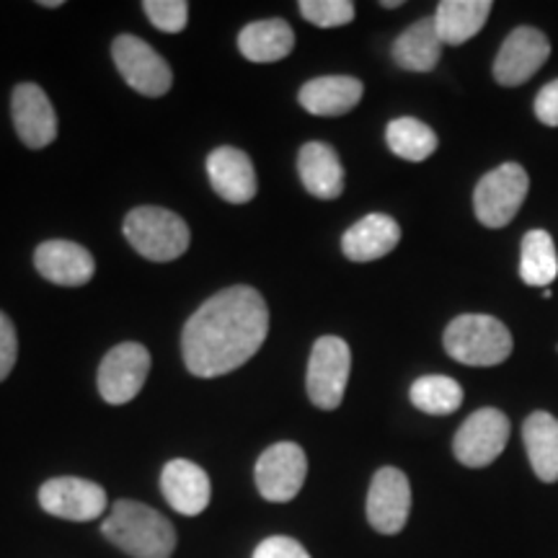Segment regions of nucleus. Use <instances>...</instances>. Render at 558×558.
I'll return each mask as SVG.
<instances>
[{
    "label": "nucleus",
    "instance_id": "4468645a",
    "mask_svg": "<svg viewBox=\"0 0 558 558\" xmlns=\"http://www.w3.org/2000/svg\"><path fill=\"white\" fill-rule=\"evenodd\" d=\"M13 128L21 143L32 150H41L58 137V114L37 83H19L11 96Z\"/></svg>",
    "mask_w": 558,
    "mask_h": 558
},
{
    "label": "nucleus",
    "instance_id": "f8f14e48",
    "mask_svg": "<svg viewBox=\"0 0 558 558\" xmlns=\"http://www.w3.org/2000/svg\"><path fill=\"white\" fill-rule=\"evenodd\" d=\"M411 514V484L407 473L386 465L373 476L367 492V522L380 535H396Z\"/></svg>",
    "mask_w": 558,
    "mask_h": 558
},
{
    "label": "nucleus",
    "instance_id": "6e6552de",
    "mask_svg": "<svg viewBox=\"0 0 558 558\" xmlns=\"http://www.w3.org/2000/svg\"><path fill=\"white\" fill-rule=\"evenodd\" d=\"M509 442V418L499 409H478L460 424L452 452L465 469H486L505 452Z\"/></svg>",
    "mask_w": 558,
    "mask_h": 558
},
{
    "label": "nucleus",
    "instance_id": "bb28decb",
    "mask_svg": "<svg viewBox=\"0 0 558 558\" xmlns=\"http://www.w3.org/2000/svg\"><path fill=\"white\" fill-rule=\"evenodd\" d=\"M409 399L429 416H448L463 403V388L448 375H424L409 390Z\"/></svg>",
    "mask_w": 558,
    "mask_h": 558
},
{
    "label": "nucleus",
    "instance_id": "2f4dec72",
    "mask_svg": "<svg viewBox=\"0 0 558 558\" xmlns=\"http://www.w3.org/2000/svg\"><path fill=\"white\" fill-rule=\"evenodd\" d=\"M535 117L548 128H558V81H550L535 96Z\"/></svg>",
    "mask_w": 558,
    "mask_h": 558
},
{
    "label": "nucleus",
    "instance_id": "c756f323",
    "mask_svg": "<svg viewBox=\"0 0 558 558\" xmlns=\"http://www.w3.org/2000/svg\"><path fill=\"white\" fill-rule=\"evenodd\" d=\"M19 357V339H16V326L13 320L0 311V383L11 375L13 365Z\"/></svg>",
    "mask_w": 558,
    "mask_h": 558
},
{
    "label": "nucleus",
    "instance_id": "0eeeda50",
    "mask_svg": "<svg viewBox=\"0 0 558 558\" xmlns=\"http://www.w3.org/2000/svg\"><path fill=\"white\" fill-rule=\"evenodd\" d=\"M111 58L128 86L135 88L137 94L150 96V99L169 94L173 83L169 62L160 58L145 39L135 34H120L111 45Z\"/></svg>",
    "mask_w": 558,
    "mask_h": 558
},
{
    "label": "nucleus",
    "instance_id": "7c9ffc66",
    "mask_svg": "<svg viewBox=\"0 0 558 558\" xmlns=\"http://www.w3.org/2000/svg\"><path fill=\"white\" fill-rule=\"evenodd\" d=\"M254 558H311V554L295 538L271 535V538L259 543V548L254 550Z\"/></svg>",
    "mask_w": 558,
    "mask_h": 558
},
{
    "label": "nucleus",
    "instance_id": "f257e3e1",
    "mask_svg": "<svg viewBox=\"0 0 558 558\" xmlns=\"http://www.w3.org/2000/svg\"><path fill=\"white\" fill-rule=\"evenodd\" d=\"M269 331V311L262 292L235 284L194 311L181 333L184 365L197 378H220L246 365Z\"/></svg>",
    "mask_w": 558,
    "mask_h": 558
},
{
    "label": "nucleus",
    "instance_id": "393cba45",
    "mask_svg": "<svg viewBox=\"0 0 558 558\" xmlns=\"http://www.w3.org/2000/svg\"><path fill=\"white\" fill-rule=\"evenodd\" d=\"M520 277L530 288L546 290L558 277V256L554 239L546 230H530L520 248Z\"/></svg>",
    "mask_w": 558,
    "mask_h": 558
},
{
    "label": "nucleus",
    "instance_id": "423d86ee",
    "mask_svg": "<svg viewBox=\"0 0 558 558\" xmlns=\"http://www.w3.org/2000/svg\"><path fill=\"white\" fill-rule=\"evenodd\" d=\"M349 369H352V352L349 344L339 337H320L313 344L305 388L313 407L333 411L344 401Z\"/></svg>",
    "mask_w": 558,
    "mask_h": 558
},
{
    "label": "nucleus",
    "instance_id": "cd10ccee",
    "mask_svg": "<svg viewBox=\"0 0 558 558\" xmlns=\"http://www.w3.org/2000/svg\"><path fill=\"white\" fill-rule=\"evenodd\" d=\"M300 13L313 26L337 29V26H344L354 19V3L352 0H303Z\"/></svg>",
    "mask_w": 558,
    "mask_h": 558
},
{
    "label": "nucleus",
    "instance_id": "9b49d317",
    "mask_svg": "<svg viewBox=\"0 0 558 558\" xmlns=\"http://www.w3.org/2000/svg\"><path fill=\"white\" fill-rule=\"evenodd\" d=\"M39 505L47 514L70 522L99 520L107 512L109 499L99 484L75 476L50 478L39 488Z\"/></svg>",
    "mask_w": 558,
    "mask_h": 558
},
{
    "label": "nucleus",
    "instance_id": "a211bd4d",
    "mask_svg": "<svg viewBox=\"0 0 558 558\" xmlns=\"http://www.w3.org/2000/svg\"><path fill=\"white\" fill-rule=\"evenodd\" d=\"M298 171L313 197L337 199L344 192V166L329 143H305L298 153Z\"/></svg>",
    "mask_w": 558,
    "mask_h": 558
},
{
    "label": "nucleus",
    "instance_id": "9d476101",
    "mask_svg": "<svg viewBox=\"0 0 558 558\" xmlns=\"http://www.w3.org/2000/svg\"><path fill=\"white\" fill-rule=\"evenodd\" d=\"M308 476V458L295 442H277L256 460V488L267 501L284 505L300 494Z\"/></svg>",
    "mask_w": 558,
    "mask_h": 558
},
{
    "label": "nucleus",
    "instance_id": "5701e85b",
    "mask_svg": "<svg viewBox=\"0 0 558 558\" xmlns=\"http://www.w3.org/2000/svg\"><path fill=\"white\" fill-rule=\"evenodd\" d=\"M295 47V32L284 19H264L243 26L239 50L251 62L284 60Z\"/></svg>",
    "mask_w": 558,
    "mask_h": 558
},
{
    "label": "nucleus",
    "instance_id": "aec40b11",
    "mask_svg": "<svg viewBox=\"0 0 558 558\" xmlns=\"http://www.w3.org/2000/svg\"><path fill=\"white\" fill-rule=\"evenodd\" d=\"M401 241V228L390 215H367L354 222L341 239V251L349 262H375L390 254Z\"/></svg>",
    "mask_w": 558,
    "mask_h": 558
},
{
    "label": "nucleus",
    "instance_id": "b1692460",
    "mask_svg": "<svg viewBox=\"0 0 558 558\" xmlns=\"http://www.w3.org/2000/svg\"><path fill=\"white\" fill-rule=\"evenodd\" d=\"M442 39H439L435 19H422L411 24L399 39L393 41L396 65L411 73H429L437 68L439 58H442Z\"/></svg>",
    "mask_w": 558,
    "mask_h": 558
},
{
    "label": "nucleus",
    "instance_id": "dca6fc26",
    "mask_svg": "<svg viewBox=\"0 0 558 558\" xmlns=\"http://www.w3.org/2000/svg\"><path fill=\"white\" fill-rule=\"evenodd\" d=\"M207 177L213 190L230 205H246L256 197V171L246 153L239 148H215L207 156Z\"/></svg>",
    "mask_w": 558,
    "mask_h": 558
},
{
    "label": "nucleus",
    "instance_id": "412c9836",
    "mask_svg": "<svg viewBox=\"0 0 558 558\" xmlns=\"http://www.w3.org/2000/svg\"><path fill=\"white\" fill-rule=\"evenodd\" d=\"M522 442L535 476L546 484L558 481V418L548 411L530 414L522 424Z\"/></svg>",
    "mask_w": 558,
    "mask_h": 558
},
{
    "label": "nucleus",
    "instance_id": "a878e982",
    "mask_svg": "<svg viewBox=\"0 0 558 558\" xmlns=\"http://www.w3.org/2000/svg\"><path fill=\"white\" fill-rule=\"evenodd\" d=\"M386 143L393 156L411 160V163L427 160L437 150L435 130L414 117H399L390 122L386 128Z\"/></svg>",
    "mask_w": 558,
    "mask_h": 558
},
{
    "label": "nucleus",
    "instance_id": "6ab92c4d",
    "mask_svg": "<svg viewBox=\"0 0 558 558\" xmlns=\"http://www.w3.org/2000/svg\"><path fill=\"white\" fill-rule=\"evenodd\" d=\"M365 86L352 75H324L313 78L300 88L298 101L308 114L316 117H341L357 107Z\"/></svg>",
    "mask_w": 558,
    "mask_h": 558
},
{
    "label": "nucleus",
    "instance_id": "2eb2a0df",
    "mask_svg": "<svg viewBox=\"0 0 558 558\" xmlns=\"http://www.w3.org/2000/svg\"><path fill=\"white\" fill-rule=\"evenodd\" d=\"M34 267L47 282L62 288H81L90 282L96 271V262L88 248L73 241H45L34 251Z\"/></svg>",
    "mask_w": 558,
    "mask_h": 558
},
{
    "label": "nucleus",
    "instance_id": "20e7f679",
    "mask_svg": "<svg viewBox=\"0 0 558 558\" xmlns=\"http://www.w3.org/2000/svg\"><path fill=\"white\" fill-rule=\"evenodd\" d=\"M124 239L148 262H173L190 248L192 233L184 218L163 207H135L124 218Z\"/></svg>",
    "mask_w": 558,
    "mask_h": 558
},
{
    "label": "nucleus",
    "instance_id": "f3484780",
    "mask_svg": "<svg viewBox=\"0 0 558 558\" xmlns=\"http://www.w3.org/2000/svg\"><path fill=\"white\" fill-rule=\"evenodd\" d=\"M160 492H163L166 501L186 518L205 512L209 497H213L207 473L197 463L184 458L166 463L163 473H160Z\"/></svg>",
    "mask_w": 558,
    "mask_h": 558
},
{
    "label": "nucleus",
    "instance_id": "4be33fe9",
    "mask_svg": "<svg viewBox=\"0 0 558 558\" xmlns=\"http://www.w3.org/2000/svg\"><path fill=\"white\" fill-rule=\"evenodd\" d=\"M494 5L488 0H442L435 11V26L442 45H465L484 29Z\"/></svg>",
    "mask_w": 558,
    "mask_h": 558
},
{
    "label": "nucleus",
    "instance_id": "f03ea898",
    "mask_svg": "<svg viewBox=\"0 0 558 558\" xmlns=\"http://www.w3.org/2000/svg\"><path fill=\"white\" fill-rule=\"evenodd\" d=\"M101 533L132 558H171L177 530L163 514L140 501L122 499L111 507Z\"/></svg>",
    "mask_w": 558,
    "mask_h": 558
},
{
    "label": "nucleus",
    "instance_id": "7ed1b4c3",
    "mask_svg": "<svg viewBox=\"0 0 558 558\" xmlns=\"http://www.w3.org/2000/svg\"><path fill=\"white\" fill-rule=\"evenodd\" d=\"M445 352L460 365L494 367L512 354V333L499 318L465 313L452 318L445 329Z\"/></svg>",
    "mask_w": 558,
    "mask_h": 558
},
{
    "label": "nucleus",
    "instance_id": "39448f33",
    "mask_svg": "<svg viewBox=\"0 0 558 558\" xmlns=\"http://www.w3.org/2000/svg\"><path fill=\"white\" fill-rule=\"evenodd\" d=\"M530 177L520 163H501L488 171L473 192V209L481 226L505 228L520 213L527 197Z\"/></svg>",
    "mask_w": 558,
    "mask_h": 558
},
{
    "label": "nucleus",
    "instance_id": "1a4fd4ad",
    "mask_svg": "<svg viewBox=\"0 0 558 558\" xmlns=\"http://www.w3.org/2000/svg\"><path fill=\"white\" fill-rule=\"evenodd\" d=\"M150 373V352L137 341L117 344L99 367V393L111 407H124L143 390Z\"/></svg>",
    "mask_w": 558,
    "mask_h": 558
},
{
    "label": "nucleus",
    "instance_id": "473e14b6",
    "mask_svg": "<svg viewBox=\"0 0 558 558\" xmlns=\"http://www.w3.org/2000/svg\"><path fill=\"white\" fill-rule=\"evenodd\" d=\"M401 0H383V9H399Z\"/></svg>",
    "mask_w": 558,
    "mask_h": 558
},
{
    "label": "nucleus",
    "instance_id": "72a5a7b5",
    "mask_svg": "<svg viewBox=\"0 0 558 558\" xmlns=\"http://www.w3.org/2000/svg\"><path fill=\"white\" fill-rule=\"evenodd\" d=\"M39 5H45V9H60V0H45V3H39Z\"/></svg>",
    "mask_w": 558,
    "mask_h": 558
},
{
    "label": "nucleus",
    "instance_id": "ddd939ff",
    "mask_svg": "<svg viewBox=\"0 0 558 558\" xmlns=\"http://www.w3.org/2000/svg\"><path fill=\"white\" fill-rule=\"evenodd\" d=\"M550 58V41L533 26H520L509 32L501 50L494 60V78L501 86H522L533 78Z\"/></svg>",
    "mask_w": 558,
    "mask_h": 558
},
{
    "label": "nucleus",
    "instance_id": "c85d7f7f",
    "mask_svg": "<svg viewBox=\"0 0 558 558\" xmlns=\"http://www.w3.org/2000/svg\"><path fill=\"white\" fill-rule=\"evenodd\" d=\"M143 11L150 19V24L166 34L184 32L186 21H190L186 0H145Z\"/></svg>",
    "mask_w": 558,
    "mask_h": 558
}]
</instances>
